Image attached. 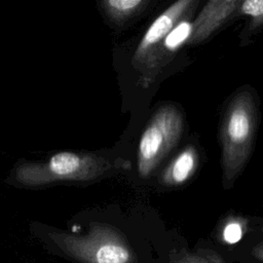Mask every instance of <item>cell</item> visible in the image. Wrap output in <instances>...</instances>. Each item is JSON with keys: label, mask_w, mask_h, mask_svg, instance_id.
<instances>
[{"label": "cell", "mask_w": 263, "mask_h": 263, "mask_svg": "<svg viewBox=\"0 0 263 263\" xmlns=\"http://www.w3.org/2000/svg\"><path fill=\"white\" fill-rule=\"evenodd\" d=\"M130 168V161L124 158L63 151L44 161L22 162L14 167L11 177L14 183L34 187L62 181H91Z\"/></svg>", "instance_id": "1"}, {"label": "cell", "mask_w": 263, "mask_h": 263, "mask_svg": "<svg viewBox=\"0 0 263 263\" xmlns=\"http://www.w3.org/2000/svg\"><path fill=\"white\" fill-rule=\"evenodd\" d=\"M257 127V106L251 91L241 90L229 103L221 125L222 171L225 187H230L246 166Z\"/></svg>", "instance_id": "2"}, {"label": "cell", "mask_w": 263, "mask_h": 263, "mask_svg": "<svg viewBox=\"0 0 263 263\" xmlns=\"http://www.w3.org/2000/svg\"><path fill=\"white\" fill-rule=\"evenodd\" d=\"M50 239L81 263H135V254L124 236L114 227L95 223L86 234L53 231Z\"/></svg>", "instance_id": "3"}, {"label": "cell", "mask_w": 263, "mask_h": 263, "mask_svg": "<svg viewBox=\"0 0 263 263\" xmlns=\"http://www.w3.org/2000/svg\"><path fill=\"white\" fill-rule=\"evenodd\" d=\"M183 126V114L176 106L166 104L154 112L139 140L137 168L141 178H148L177 145Z\"/></svg>", "instance_id": "4"}, {"label": "cell", "mask_w": 263, "mask_h": 263, "mask_svg": "<svg viewBox=\"0 0 263 263\" xmlns=\"http://www.w3.org/2000/svg\"><path fill=\"white\" fill-rule=\"evenodd\" d=\"M198 4L195 0H179L170 5L149 26L132 58L133 67L142 74L148 67L170 31Z\"/></svg>", "instance_id": "5"}, {"label": "cell", "mask_w": 263, "mask_h": 263, "mask_svg": "<svg viewBox=\"0 0 263 263\" xmlns=\"http://www.w3.org/2000/svg\"><path fill=\"white\" fill-rule=\"evenodd\" d=\"M240 2L237 0L209 1L192 22V34L189 43L197 44L208 39L239 9Z\"/></svg>", "instance_id": "6"}, {"label": "cell", "mask_w": 263, "mask_h": 263, "mask_svg": "<svg viewBox=\"0 0 263 263\" xmlns=\"http://www.w3.org/2000/svg\"><path fill=\"white\" fill-rule=\"evenodd\" d=\"M198 166V153L192 146L185 147L165 167L161 183L166 186H179L187 182Z\"/></svg>", "instance_id": "7"}, {"label": "cell", "mask_w": 263, "mask_h": 263, "mask_svg": "<svg viewBox=\"0 0 263 263\" xmlns=\"http://www.w3.org/2000/svg\"><path fill=\"white\" fill-rule=\"evenodd\" d=\"M101 9L110 22L123 25L142 12L149 4L148 0H104L99 2Z\"/></svg>", "instance_id": "8"}, {"label": "cell", "mask_w": 263, "mask_h": 263, "mask_svg": "<svg viewBox=\"0 0 263 263\" xmlns=\"http://www.w3.org/2000/svg\"><path fill=\"white\" fill-rule=\"evenodd\" d=\"M239 10L251 17L252 25L263 24V0H247L240 2Z\"/></svg>", "instance_id": "9"}, {"label": "cell", "mask_w": 263, "mask_h": 263, "mask_svg": "<svg viewBox=\"0 0 263 263\" xmlns=\"http://www.w3.org/2000/svg\"><path fill=\"white\" fill-rule=\"evenodd\" d=\"M242 235L241 227L237 223H230L228 224L223 231V237L228 243H235L237 242Z\"/></svg>", "instance_id": "10"}]
</instances>
